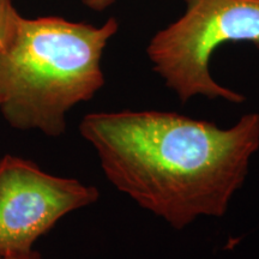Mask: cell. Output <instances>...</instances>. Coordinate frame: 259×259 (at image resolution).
Returning <instances> with one entry per match:
<instances>
[{"label":"cell","mask_w":259,"mask_h":259,"mask_svg":"<svg viewBox=\"0 0 259 259\" xmlns=\"http://www.w3.org/2000/svg\"><path fill=\"white\" fill-rule=\"evenodd\" d=\"M79 131L109 183L176 229L225 216L259 149L257 113L222 128L173 112H99Z\"/></svg>","instance_id":"6da1fadb"},{"label":"cell","mask_w":259,"mask_h":259,"mask_svg":"<svg viewBox=\"0 0 259 259\" xmlns=\"http://www.w3.org/2000/svg\"><path fill=\"white\" fill-rule=\"evenodd\" d=\"M119 23L101 27L61 17L19 16L11 41L0 51V113L21 131L60 137L74 106L105 84L101 59Z\"/></svg>","instance_id":"7a4b0ae2"},{"label":"cell","mask_w":259,"mask_h":259,"mask_svg":"<svg viewBox=\"0 0 259 259\" xmlns=\"http://www.w3.org/2000/svg\"><path fill=\"white\" fill-rule=\"evenodd\" d=\"M185 14L157 31L147 53L153 69L181 102L194 96L233 103L241 94L222 87L210 73L213 52L226 42L259 47V0H185Z\"/></svg>","instance_id":"3957f363"},{"label":"cell","mask_w":259,"mask_h":259,"mask_svg":"<svg viewBox=\"0 0 259 259\" xmlns=\"http://www.w3.org/2000/svg\"><path fill=\"white\" fill-rule=\"evenodd\" d=\"M96 187L57 177L25 158H0V255L24 253L74 210L99 199Z\"/></svg>","instance_id":"277c9868"},{"label":"cell","mask_w":259,"mask_h":259,"mask_svg":"<svg viewBox=\"0 0 259 259\" xmlns=\"http://www.w3.org/2000/svg\"><path fill=\"white\" fill-rule=\"evenodd\" d=\"M19 16L12 0H0V51L8 46L14 36Z\"/></svg>","instance_id":"5b68a950"},{"label":"cell","mask_w":259,"mask_h":259,"mask_svg":"<svg viewBox=\"0 0 259 259\" xmlns=\"http://www.w3.org/2000/svg\"><path fill=\"white\" fill-rule=\"evenodd\" d=\"M115 0H83V4L92 9L93 11H103V10L111 6Z\"/></svg>","instance_id":"8992f818"},{"label":"cell","mask_w":259,"mask_h":259,"mask_svg":"<svg viewBox=\"0 0 259 259\" xmlns=\"http://www.w3.org/2000/svg\"><path fill=\"white\" fill-rule=\"evenodd\" d=\"M0 259H42L41 255L36 251H29L24 253H12V254H2Z\"/></svg>","instance_id":"52a82bcc"}]
</instances>
